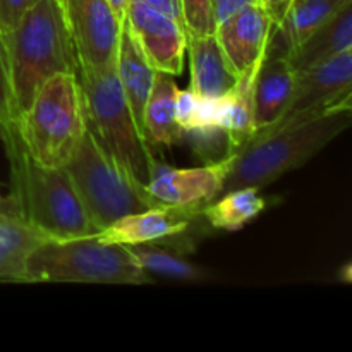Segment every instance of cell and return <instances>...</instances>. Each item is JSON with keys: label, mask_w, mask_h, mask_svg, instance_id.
I'll list each match as a JSON object with an SVG mask.
<instances>
[{"label": "cell", "mask_w": 352, "mask_h": 352, "mask_svg": "<svg viewBox=\"0 0 352 352\" xmlns=\"http://www.w3.org/2000/svg\"><path fill=\"white\" fill-rule=\"evenodd\" d=\"M10 167V199L28 226L45 241H67L98 232L64 167L31 157L17 122L0 127Z\"/></svg>", "instance_id": "cell-1"}, {"label": "cell", "mask_w": 352, "mask_h": 352, "mask_svg": "<svg viewBox=\"0 0 352 352\" xmlns=\"http://www.w3.org/2000/svg\"><path fill=\"white\" fill-rule=\"evenodd\" d=\"M351 122L352 102L325 112L292 116L272 124L237 151L222 192L246 186L261 189L272 184L311 160Z\"/></svg>", "instance_id": "cell-2"}, {"label": "cell", "mask_w": 352, "mask_h": 352, "mask_svg": "<svg viewBox=\"0 0 352 352\" xmlns=\"http://www.w3.org/2000/svg\"><path fill=\"white\" fill-rule=\"evenodd\" d=\"M10 86L19 117L52 76L78 74L79 58L62 0H38L6 36Z\"/></svg>", "instance_id": "cell-3"}, {"label": "cell", "mask_w": 352, "mask_h": 352, "mask_svg": "<svg viewBox=\"0 0 352 352\" xmlns=\"http://www.w3.org/2000/svg\"><path fill=\"white\" fill-rule=\"evenodd\" d=\"M31 282L143 285L151 282V277L129 248L89 236L38 244L24 267V284Z\"/></svg>", "instance_id": "cell-4"}, {"label": "cell", "mask_w": 352, "mask_h": 352, "mask_svg": "<svg viewBox=\"0 0 352 352\" xmlns=\"http://www.w3.org/2000/svg\"><path fill=\"white\" fill-rule=\"evenodd\" d=\"M78 79L91 133L117 164L146 186L155 158L131 112L116 62L103 67H79Z\"/></svg>", "instance_id": "cell-5"}, {"label": "cell", "mask_w": 352, "mask_h": 352, "mask_svg": "<svg viewBox=\"0 0 352 352\" xmlns=\"http://www.w3.org/2000/svg\"><path fill=\"white\" fill-rule=\"evenodd\" d=\"M31 157L48 167H64L86 133V110L78 74L52 76L17 120Z\"/></svg>", "instance_id": "cell-6"}, {"label": "cell", "mask_w": 352, "mask_h": 352, "mask_svg": "<svg viewBox=\"0 0 352 352\" xmlns=\"http://www.w3.org/2000/svg\"><path fill=\"white\" fill-rule=\"evenodd\" d=\"M64 170L98 232L122 217L160 206L146 186L136 181L98 143L88 124L78 150L64 165Z\"/></svg>", "instance_id": "cell-7"}, {"label": "cell", "mask_w": 352, "mask_h": 352, "mask_svg": "<svg viewBox=\"0 0 352 352\" xmlns=\"http://www.w3.org/2000/svg\"><path fill=\"white\" fill-rule=\"evenodd\" d=\"M79 67H103L117 58L122 23L107 0H62Z\"/></svg>", "instance_id": "cell-8"}, {"label": "cell", "mask_w": 352, "mask_h": 352, "mask_svg": "<svg viewBox=\"0 0 352 352\" xmlns=\"http://www.w3.org/2000/svg\"><path fill=\"white\" fill-rule=\"evenodd\" d=\"M126 23L155 71L168 76L181 74L188 33L177 19L141 0H129Z\"/></svg>", "instance_id": "cell-9"}, {"label": "cell", "mask_w": 352, "mask_h": 352, "mask_svg": "<svg viewBox=\"0 0 352 352\" xmlns=\"http://www.w3.org/2000/svg\"><path fill=\"white\" fill-rule=\"evenodd\" d=\"M236 153L203 167L177 168L153 162L146 189L158 205L201 206L220 196Z\"/></svg>", "instance_id": "cell-10"}, {"label": "cell", "mask_w": 352, "mask_h": 352, "mask_svg": "<svg viewBox=\"0 0 352 352\" xmlns=\"http://www.w3.org/2000/svg\"><path fill=\"white\" fill-rule=\"evenodd\" d=\"M351 102L352 50H347L296 74L291 102L278 120L302 113L325 112Z\"/></svg>", "instance_id": "cell-11"}, {"label": "cell", "mask_w": 352, "mask_h": 352, "mask_svg": "<svg viewBox=\"0 0 352 352\" xmlns=\"http://www.w3.org/2000/svg\"><path fill=\"white\" fill-rule=\"evenodd\" d=\"M278 45V26L272 33L267 52L258 65L253 86V129L254 134L277 122L291 102L294 91L296 71L289 60V47L282 34ZM253 140V138H251Z\"/></svg>", "instance_id": "cell-12"}, {"label": "cell", "mask_w": 352, "mask_h": 352, "mask_svg": "<svg viewBox=\"0 0 352 352\" xmlns=\"http://www.w3.org/2000/svg\"><path fill=\"white\" fill-rule=\"evenodd\" d=\"M275 28L274 16L261 2L244 7L215 28L220 48L236 76H243L263 58Z\"/></svg>", "instance_id": "cell-13"}, {"label": "cell", "mask_w": 352, "mask_h": 352, "mask_svg": "<svg viewBox=\"0 0 352 352\" xmlns=\"http://www.w3.org/2000/svg\"><path fill=\"white\" fill-rule=\"evenodd\" d=\"M198 206H151L143 212L122 217L95 236L103 243L134 246V244L160 243L164 239L188 232L196 219L203 217Z\"/></svg>", "instance_id": "cell-14"}, {"label": "cell", "mask_w": 352, "mask_h": 352, "mask_svg": "<svg viewBox=\"0 0 352 352\" xmlns=\"http://www.w3.org/2000/svg\"><path fill=\"white\" fill-rule=\"evenodd\" d=\"M191 86L196 96L222 98L236 86V72L230 69L215 33L203 36H188Z\"/></svg>", "instance_id": "cell-15"}, {"label": "cell", "mask_w": 352, "mask_h": 352, "mask_svg": "<svg viewBox=\"0 0 352 352\" xmlns=\"http://www.w3.org/2000/svg\"><path fill=\"white\" fill-rule=\"evenodd\" d=\"M116 69L134 120L144 136V109H146L148 98H150L151 88H153L157 71L144 57L143 50L138 45L134 34L131 33L126 21L122 24V31H120Z\"/></svg>", "instance_id": "cell-16"}, {"label": "cell", "mask_w": 352, "mask_h": 352, "mask_svg": "<svg viewBox=\"0 0 352 352\" xmlns=\"http://www.w3.org/2000/svg\"><path fill=\"white\" fill-rule=\"evenodd\" d=\"M17 212L10 196L0 198V282L24 284V267L31 251L43 243Z\"/></svg>", "instance_id": "cell-17"}, {"label": "cell", "mask_w": 352, "mask_h": 352, "mask_svg": "<svg viewBox=\"0 0 352 352\" xmlns=\"http://www.w3.org/2000/svg\"><path fill=\"white\" fill-rule=\"evenodd\" d=\"M347 50H352V2L344 6L306 40L289 48L287 54L298 74Z\"/></svg>", "instance_id": "cell-18"}, {"label": "cell", "mask_w": 352, "mask_h": 352, "mask_svg": "<svg viewBox=\"0 0 352 352\" xmlns=\"http://www.w3.org/2000/svg\"><path fill=\"white\" fill-rule=\"evenodd\" d=\"M177 85L172 76L158 72L155 76L153 88L144 109V136L148 143L172 144L182 141L184 131L175 120V93Z\"/></svg>", "instance_id": "cell-19"}, {"label": "cell", "mask_w": 352, "mask_h": 352, "mask_svg": "<svg viewBox=\"0 0 352 352\" xmlns=\"http://www.w3.org/2000/svg\"><path fill=\"white\" fill-rule=\"evenodd\" d=\"M267 206V199L260 195V189L253 186L222 192L203 208V219L213 227L222 230H239L246 223L256 219Z\"/></svg>", "instance_id": "cell-20"}, {"label": "cell", "mask_w": 352, "mask_h": 352, "mask_svg": "<svg viewBox=\"0 0 352 352\" xmlns=\"http://www.w3.org/2000/svg\"><path fill=\"white\" fill-rule=\"evenodd\" d=\"M351 2L352 0H291L278 26L287 47L301 43Z\"/></svg>", "instance_id": "cell-21"}, {"label": "cell", "mask_w": 352, "mask_h": 352, "mask_svg": "<svg viewBox=\"0 0 352 352\" xmlns=\"http://www.w3.org/2000/svg\"><path fill=\"white\" fill-rule=\"evenodd\" d=\"M127 248L148 275H160L164 278L186 282L205 280L208 277V274L201 267L179 256L174 251L155 246V243L134 244V246Z\"/></svg>", "instance_id": "cell-22"}, {"label": "cell", "mask_w": 352, "mask_h": 352, "mask_svg": "<svg viewBox=\"0 0 352 352\" xmlns=\"http://www.w3.org/2000/svg\"><path fill=\"white\" fill-rule=\"evenodd\" d=\"M182 140L188 141L191 150L206 164L220 162L229 155H234L227 133L219 126L192 127L182 133Z\"/></svg>", "instance_id": "cell-23"}, {"label": "cell", "mask_w": 352, "mask_h": 352, "mask_svg": "<svg viewBox=\"0 0 352 352\" xmlns=\"http://www.w3.org/2000/svg\"><path fill=\"white\" fill-rule=\"evenodd\" d=\"M188 36H203L215 33L212 0H179Z\"/></svg>", "instance_id": "cell-24"}, {"label": "cell", "mask_w": 352, "mask_h": 352, "mask_svg": "<svg viewBox=\"0 0 352 352\" xmlns=\"http://www.w3.org/2000/svg\"><path fill=\"white\" fill-rule=\"evenodd\" d=\"M17 120H19V113L14 102L12 86H10L6 38L0 33V127L10 126Z\"/></svg>", "instance_id": "cell-25"}, {"label": "cell", "mask_w": 352, "mask_h": 352, "mask_svg": "<svg viewBox=\"0 0 352 352\" xmlns=\"http://www.w3.org/2000/svg\"><path fill=\"white\" fill-rule=\"evenodd\" d=\"M38 0H0V33L3 38L17 26L21 17Z\"/></svg>", "instance_id": "cell-26"}, {"label": "cell", "mask_w": 352, "mask_h": 352, "mask_svg": "<svg viewBox=\"0 0 352 352\" xmlns=\"http://www.w3.org/2000/svg\"><path fill=\"white\" fill-rule=\"evenodd\" d=\"M196 103H198V96L192 93L191 88L177 89L175 93V120L182 131L195 127Z\"/></svg>", "instance_id": "cell-27"}, {"label": "cell", "mask_w": 352, "mask_h": 352, "mask_svg": "<svg viewBox=\"0 0 352 352\" xmlns=\"http://www.w3.org/2000/svg\"><path fill=\"white\" fill-rule=\"evenodd\" d=\"M219 113H220V98L198 96V103H196L195 127L219 126Z\"/></svg>", "instance_id": "cell-28"}, {"label": "cell", "mask_w": 352, "mask_h": 352, "mask_svg": "<svg viewBox=\"0 0 352 352\" xmlns=\"http://www.w3.org/2000/svg\"><path fill=\"white\" fill-rule=\"evenodd\" d=\"M254 2H260V0H212V12L213 21H215V28L220 23L229 19V17H232L234 14L243 10L244 7L251 6Z\"/></svg>", "instance_id": "cell-29"}, {"label": "cell", "mask_w": 352, "mask_h": 352, "mask_svg": "<svg viewBox=\"0 0 352 352\" xmlns=\"http://www.w3.org/2000/svg\"><path fill=\"white\" fill-rule=\"evenodd\" d=\"M141 2L148 3V6L155 7V9L162 10V12L168 14L174 19H177L179 23L184 26V19H182V10H181V2L179 0H141ZM186 30V28H184Z\"/></svg>", "instance_id": "cell-30"}, {"label": "cell", "mask_w": 352, "mask_h": 352, "mask_svg": "<svg viewBox=\"0 0 352 352\" xmlns=\"http://www.w3.org/2000/svg\"><path fill=\"white\" fill-rule=\"evenodd\" d=\"M112 7L113 14L117 16V19L124 24L126 21V12H127V6H129V0H107Z\"/></svg>", "instance_id": "cell-31"}, {"label": "cell", "mask_w": 352, "mask_h": 352, "mask_svg": "<svg viewBox=\"0 0 352 352\" xmlns=\"http://www.w3.org/2000/svg\"><path fill=\"white\" fill-rule=\"evenodd\" d=\"M342 280L346 282V284H351V280H352V275H351V263H347L346 267L342 268Z\"/></svg>", "instance_id": "cell-32"}, {"label": "cell", "mask_w": 352, "mask_h": 352, "mask_svg": "<svg viewBox=\"0 0 352 352\" xmlns=\"http://www.w3.org/2000/svg\"><path fill=\"white\" fill-rule=\"evenodd\" d=\"M0 198H2V192H0Z\"/></svg>", "instance_id": "cell-33"}, {"label": "cell", "mask_w": 352, "mask_h": 352, "mask_svg": "<svg viewBox=\"0 0 352 352\" xmlns=\"http://www.w3.org/2000/svg\"><path fill=\"white\" fill-rule=\"evenodd\" d=\"M289 2H291V0H289Z\"/></svg>", "instance_id": "cell-34"}]
</instances>
